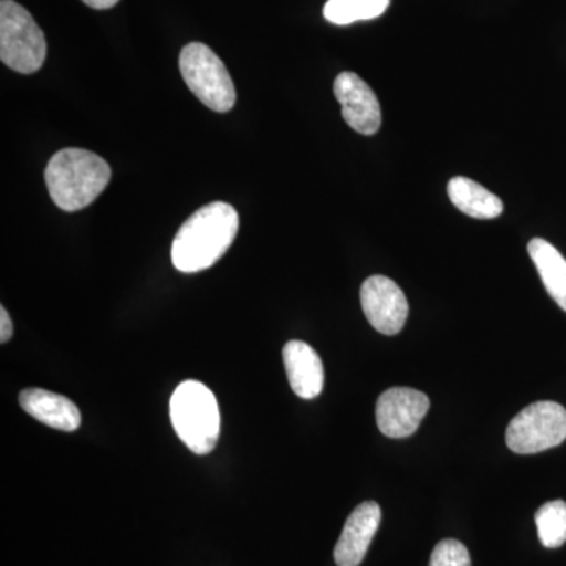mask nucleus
I'll list each match as a JSON object with an SVG mask.
<instances>
[{
  "mask_svg": "<svg viewBox=\"0 0 566 566\" xmlns=\"http://www.w3.org/2000/svg\"><path fill=\"white\" fill-rule=\"evenodd\" d=\"M238 229L240 216L232 205H205L178 230L172 244L174 266L186 274L208 270L229 251Z\"/></svg>",
  "mask_w": 566,
  "mask_h": 566,
  "instance_id": "1",
  "label": "nucleus"
},
{
  "mask_svg": "<svg viewBox=\"0 0 566 566\" xmlns=\"http://www.w3.org/2000/svg\"><path fill=\"white\" fill-rule=\"evenodd\" d=\"M112 170L102 156L84 148H63L44 170L52 202L63 211L88 207L109 185Z\"/></svg>",
  "mask_w": 566,
  "mask_h": 566,
  "instance_id": "2",
  "label": "nucleus"
},
{
  "mask_svg": "<svg viewBox=\"0 0 566 566\" xmlns=\"http://www.w3.org/2000/svg\"><path fill=\"white\" fill-rule=\"evenodd\" d=\"M170 420L178 438L196 455H207L218 444L221 412L214 394L202 382L189 379L175 389Z\"/></svg>",
  "mask_w": 566,
  "mask_h": 566,
  "instance_id": "3",
  "label": "nucleus"
},
{
  "mask_svg": "<svg viewBox=\"0 0 566 566\" xmlns=\"http://www.w3.org/2000/svg\"><path fill=\"white\" fill-rule=\"evenodd\" d=\"M44 33L20 3L0 2V61L21 74L36 73L46 61Z\"/></svg>",
  "mask_w": 566,
  "mask_h": 566,
  "instance_id": "4",
  "label": "nucleus"
},
{
  "mask_svg": "<svg viewBox=\"0 0 566 566\" xmlns=\"http://www.w3.org/2000/svg\"><path fill=\"white\" fill-rule=\"evenodd\" d=\"M180 71L189 91L211 111H232L237 91L229 70L216 52L203 43H189L181 50Z\"/></svg>",
  "mask_w": 566,
  "mask_h": 566,
  "instance_id": "5",
  "label": "nucleus"
},
{
  "mask_svg": "<svg viewBox=\"0 0 566 566\" xmlns=\"http://www.w3.org/2000/svg\"><path fill=\"white\" fill-rule=\"evenodd\" d=\"M506 446L517 455H534L566 439V409L556 401L528 405L506 428Z\"/></svg>",
  "mask_w": 566,
  "mask_h": 566,
  "instance_id": "6",
  "label": "nucleus"
},
{
  "mask_svg": "<svg viewBox=\"0 0 566 566\" xmlns=\"http://www.w3.org/2000/svg\"><path fill=\"white\" fill-rule=\"evenodd\" d=\"M430 409V398L411 387H392L376 403V423L387 438L415 434Z\"/></svg>",
  "mask_w": 566,
  "mask_h": 566,
  "instance_id": "7",
  "label": "nucleus"
},
{
  "mask_svg": "<svg viewBox=\"0 0 566 566\" xmlns=\"http://www.w3.org/2000/svg\"><path fill=\"white\" fill-rule=\"evenodd\" d=\"M360 303L368 323L378 333L395 335L403 329L409 304L403 290L386 275H371L360 289Z\"/></svg>",
  "mask_w": 566,
  "mask_h": 566,
  "instance_id": "8",
  "label": "nucleus"
},
{
  "mask_svg": "<svg viewBox=\"0 0 566 566\" xmlns=\"http://www.w3.org/2000/svg\"><path fill=\"white\" fill-rule=\"evenodd\" d=\"M334 95L342 106L344 120L359 134L374 136L381 128V106L370 85L357 74H338L334 82Z\"/></svg>",
  "mask_w": 566,
  "mask_h": 566,
  "instance_id": "9",
  "label": "nucleus"
},
{
  "mask_svg": "<svg viewBox=\"0 0 566 566\" xmlns=\"http://www.w3.org/2000/svg\"><path fill=\"white\" fill-rule=\"evenodd\" d=\"M381 524V506L364 502L346 520L344 531L334 549L338 566H359Z\"/></svg>",
  "mask_w": 566,
  "mask_h": 566,
  "instance_id": "10",
  "label": "nucleus"
},
{
  "mask_svg": "<svg viewBox=\"0 0 566 566\" xmlns=\"http://www.w3.org/2000/svg\"><path fill=\"white\" fill-rule=\"evenodd\" d=\"M282 356L293 392L304 400L318 397L324 387V367L318 353L304 342L292 340L283 346Z\"/></svg>",
  "mask_w": 566,
  "mask_h": 566,
  "instance_id": "11",
  "label": "nucleus"
},
{
  "mask_svg": "<svg viewBox=\"0 0 566 566\" xmlns=\"http://www.w3.org/2000/svg\"><path fill=\"white\" fill-rule=\"evenodd\" d=\"M20 405L33 419L61 431H76L82 422L77 406L63 397L44 389H24L20 394Z\"/></svg>",
  "mask_w": 566,
  "mask_h": 566,
  "instance_id": "12",
  "label": "nucleus"
},
{
  "mask_svg": "<svg viewBox=\"0 0 566 566\" xmlns=\"http://www.w3.org/2000/svg\"><path fill=\"white\" fill-rule=\"evenodd\" d=\"M447 192L458 210L471 218L494 219L504 211V205L497 196L469 178H452L447 186Z\"/></svg>",
  "mask_w": 566,
  "mask_h": 566,
  "instance_id": "13",
  "label": "nucleus"
},
{
  "mask_svg": "<svg viewBox=\"0 0 566 566\" xmlns=\"http://www.w3.org/2000/svg\"><path fill=\"white\" fill-rule=\"evenodd\" d=\"M528 255L545 283L547 293L566 312V260L553 244L534 238L528 243Z\"/></svg>",
  "mask_w": 566,
  "mask_h": 566,
  "instance_id": "14",
  "label": "nucleus"
},
{
  "mask_svg": "<svg viewBox=\"0 0 566 566\" xmlns=\"http://www.w3.org/2000/svg\"><path fill=\"white\" fill-rule=\"evenodd\" d=\"M389 3L390 0H327L323 13L333 24L348 25L381 17Z\"/></svg>",
  "mask_w": 566,
  "mask_h": 566,
  "instance_id": "15",
  "label": "nucleus"
},
{
  "mask_svg": "<svg viewBox=\"0 0 566 566\" xmlns=\"http://www.w3.org/2000/svg\"><path fill=\"white\" fill-rule=\"evenodd\" d=\"M538 538L542 545L556 549L566 543V502H546L535 515Z\"/></svg>",
  "mask_w": 566,
  "mask_h": 566,
  "instance_id": "16",
  "label": "nucleus"
},
{
  "mask_svg": "<svg viewBox=\"0 0 566 566\" xmlns=\"http://www.w3.org/2000/svg\"><path fill=\"white\" fill-rule=\"evenodd\" d=\"M430 566H472L468 547L457 539H442L431 553Z\"/></svg>",
  "mask_w": 566,
  "mask_h": 566,
  "instance_id": "17",
  "label": "nucleus"
},
{
  "mask_svg": "<svg viewBox=\"0 0 566 566\" xmlns=\"http://www.w3.org/2000/svg\"><path fill=\"white\" fill-rule=\"evenodd\" d=\"M13 335V323L6 307L0 308V344H7Z\"/></svg>",
  "mask_w": 566,
  "mask_h": 566,
  "instance_id": "18",
  "label": "nucleus"
},
{
  "mask_svg": "<svg viewBox=\"0 0 566 566\" xmlns=\"http://www.w3.org/2000/svg\"><path fill=\"white\" fill-rule=\"evenodd\" d=\"M82 2L87 3L88 7L95 10H107L117 6L120 0H82Z\"/></svg>",
  "mask_w": 566,
  "mask_h": 566,
  "instance_id": "19",
  "label": "nucleus"
}]
</instances>
